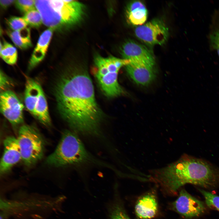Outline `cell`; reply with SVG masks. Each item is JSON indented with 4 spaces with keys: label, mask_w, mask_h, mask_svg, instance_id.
I'll list each match as a JSON object with an SVG mask.
<instances>
[{
    "label": "cell",
    "mask_w": 219,
    "mask_h": 219,
    "mask_svg": "<svg viewBox=\"0 0 219 219\" xmlns=\"http://www.w3.org/2000/svg\"><path fill=\"white\" fill-rule=\"evenodd\" d=\"M54 93L61 116L74 130L85 135L99 134L101 112L86 72L64 74L56 84Z\"/></svg>",
    "instance_id": "cell-1"
},
{
    "label": "cell",
    "mask_w": 219,
    "mask_h": 219,
    "mask_svg": "<svg viewBox=\"0 0 219 219\" xmlns=\"http://www.w3.org/2000/svg\"><path fill=\"white\" fill-rule=\"evenodd\" d=\"M152 173V179L170 195H175L186 184L207 189L219 186V167L204 159L187 154Z\"/></svg>",
    "instance_id": "cell-2"
},
{
    "label": "cell",
    "mask_w": 219,
    "mask_h": 219,
    "mask_svg": "<svg viewBox=\"0 0 219 219\" xmlns=\"http://www.w3.org/2000/svg\"><path fill=\"white\" fill-rule=\"evenodd\" d=\"M43 23L53 29L75 23L83 14V5L75 0H35Z\"/></svg>",
    "instance_id": "cell-3"
},
{
    "label": "cell",
    "mask_w": 219,
    "mask_h": 219,
    "mask_svg": "<svg viewBox=\"0 0 219 219\" xmlns=\"http://www.w3.org/2000/svg\"><path fill=\"white\" fill-rule=\"evenodd\" d=\"M91 156L74 132H63L55 149L47 158L48 165L57 167L78 165L90 161Z\"/></svg>",
    "instance_id": "cell-4"
},
{
    "label": "cell",
    "mask_w": 219,
    "mask_h": 219,
    "mask_svg": "<svg viewBox=\"0 0 219 219\" xmlns=\"http://www.w3.org/2000/svg\"><path fill=\"white\" fill-rule=\"evenodd\" d=\"M22 160L25 165H31L40 160L44 152V142L34 127L23 125L19 128L18 137Z\"/></svg>",
    "instance_id": "cell-5"
},
{
    "label": "cell",
    "mask_w": 219,
    "mask_h": 219,
    "mask_svg": "<svg viewBox=\"0 0 219 219\" xmlns=\"http://www.w3.org/2000/svg\"><path fill=\"white\" fill-rule=\"evenodd\" d=\"M97 70L95 76L105 94L113 97L121 95L123 91L118 81L119 69L114 65L106 64L104 58L98 56L95 59Z\"/></svg>",
    "instance_id": "cell-6"
},
{
    "label": "cell",
    "mask_w": 219,
    "mask_h": 219,
    "mask_svg": "<svg viewBox=\"0 0 219 219\" xmlns=\"http://www.w3.org/2000/svg\"><path fill=\"white\" fill-rule=\"evenodd\" d=\"M134 33L138 39L148 44L161 45L167 39L169 30L162 20L155 19L138 26Z\"/></svg>",
    "instance_id": "cell-7"
},
{
    "label": "cell",
    "mask_w": 219,
    "mask_h": 219,
    "mask_svg": "<svg viewBox=\"0 0 219 219\" xmlns=\"http://www.w3.org/2000/svg\"><path fill=\"white\" fill-rule=\"evenodd\" d=\"M0 107L1 113L12 125L23 122L24 106L12 91L6 90L1 93Z\"/></svg>",
    "instance_id": "cell-8"
},
{
    "label": "cell",
    "mask_w": 219,
    "mask_h": 219,
    "mask_svg": "<svg viewBox=\"0 0 219 219\" xmlns=\"http://www.w3.org/2000/svg\"><path fill=\"white\" fill-rule=\"evenodd\" d=\"M174 209L182 216L187 218L199 217L205 210L204 203L182 189L177 199L173 203Z\"/></svg>",
    "instance_id": "cell-9"
},
{
    "label": "cell",
    "mask_w": 219,
    "mask_h": 219,
    "mask_svg": "<svg viewBox=\"0 0 219 219\" xmlns=\"http://www.w3.org/2000/svg\"><path fill=\"white\" fill-rule=\"evenodd\" d=\"M121 54L123 59L130 62L143 63L154 66V57L151 52L145 47L132 41L125 42L122 46Z\"/></svg>",
    "instance_id": "cell-10"
},
{
    "label": "cell",
    "mask_w": 219,
    "mask_h": 219,
    "mask_svg": "<svg viewBox=\"0 0 219 219\" xmlns=\"http://www.w3.org/2000/svg\"><path fill=\"white\" fill-rule=\"evenodd\" d=\"M3 145L4 151L0 164L1 175L6 173L22 159L17 138L8 136L4 139Z\"/></svg>",
    "instance_id": "cell-11"
},
{
    "label": "cell",
    "mask_w": 219,
    "mask_h": 219,
    "mask_svg": "<svg viewBox=\"0 0 219 219\" xmlns=\"http://www.w3.org/2000/svg\"><path fill=\"white\" fill-rule=\"evenodd\" d=\"M126 67L129 76L138 85H148L155 78L154 66L141 62H130Z\"/></svg>",
    "instance_id": "cell-12"
},
{
    "label": "cell",
    "mask_w": 219,
    "mask_h": 219,
    "mask_svg": "<svg viewBox=\"0 0 219 219\" xmlns=\"http://www.w3.org/2000/svg\"><path fill=\"white\" fill-rule=\"evenodd\" d=\"M135 210L136 215L140 219H151L154 217L158 210L155 196L148 193L140 198L136 203Z\"/></svg>",
    "instance_id": "cell-13"
},
{
    "label": "cell",
    "mask_w": 219,
    "mask_h": 219,
    "mask_svg": "<svg viewBox=\"0 0 219 219\" xmlns=\"http://www.w3.org/2000/svg\"><path fill=\"white\" fill-rule=\"evenodd\" d=\"M53 29L49 28L40 36L29 61V68L35 67L44 58L53 34Z\"/></svg>",
    "instance_id": "cell-14"
},
{
    "label": "cell",
    "mask_w": 219,
    "mask_h": 219,
    "mask_svg": "<svg viewBox=\"0 0 219 219\" xmlns=\"http://www.w3.org/2000/svg\"><path fill=\"white\" fill-rule=\"evenodd\" d=\"M127 16L129 23L135 26L144 24L148 17V11L144 4L139 1L131 2L126 10Z\"/></svg>",
    "instance_id": "cell-15"
},
{
    "label": "cell",
    "mask_w": 219,
    "mask_h": 219,
    "mask_svg": "<svg viewBox=\"0 0 219 219\" xmlns=\"http://www.w3.org/2000/svg\"><path fill=\"white\" fill-rule=\"evenodd\" d=\"M40 86L38 83L32 79H27L24 92V103L27 109L33 116Z\"/></svg>",
    "instance_id": "cell-16"
},
{
    "label": "cell",
    "mask_w": 219,
    "mask_h": 219,
    "mask_svg": "<svg viewBox=\"0 0 219 219\" xmlns=\"http://www.w3.org/2000/svg\"><path fill=\"white\" fill-rule=\"evenodd\" d=\"M34 116L43 125L48 126L51 124L47 102L41 86L39 90L38 100L35 109Z\"/></svg>",
    "instance_id": "cell-17"
},
{
    "label": "cell",
    "mask_w": 219,
    "mask_h": 219,
    "mask_svg": "<svg viewBox=\"0 0 219 219\" xmlns=\"http://www.w3.org/2000/svg\"><path fill=\"white\" fill-rule=\"evenodd\" d=\"M7 32L9 36L18 47L24 49L32 46L29 28L26 27L18 31Z\"/></svg>",
    "instance_id": "cell-18"
},
{
    "label": "cell",
    "mask_w": 219,
    "mask_h": 219,
    "mask_svg": "<svg viewBox=\"0 0 219 219\" xmlns=\"http://www.w3.org/2000/svg\"><path fill=\"white\" fill-rule=\"evenodd\" d=\"M117 194H115L113 200L108 209V219H131L127 214Z\"/></svg>",
    "instance_id": "cell-19"
},
{
    "label": "cell",
    "mask_w": 219,
    "mask_h": 219,
    "mask_svg": "<svg viewBox=\"0 0 219 219\" xmlns=\"http://www.w3.org/2000/svg\"><path fill=\"white\" fill-rule=\"evenodd\" d=\"M0 55L8 64L12 65L16 62L17 52L16 48L6 41H5L2 45L1 43H0Z\"/></svg>",
    "instance_id": "cell-20"
},
{
    "label": "cell",
    "mask_w": 219,
    "mask_h": 219,
    "mask_svg": "<svg viewBox=\"0 0 219 219\" xmlns=\"http://www.w3.org/2000/svg\"><path fill=\"white\" fill-rule=\"evenodd\" d=\"M23 18L27 24L32 27H38L43 23L40 14L36 9L26 13Z\"/></svg>",
    "instance_id": "cell-21"
},
{
    "label": "cell",
    "mask_w": 219,
    "mask_h": 219,
    "mask_svg": "<svg viewBox=\"0 0 219 219\" xmlns=\"http://www.w3.org/2000/svg\"><path fill=\"white\" fill-rule=\"evenodd\" d=\"M199 189L203 196L207 206L219 211V196L202 189Z\"/></svg>",
    "instance_id": "cell-22"
},
{
    "label": "cell",
    "mask_w": 219,
    "mask_h": 219,
    "mask_svg": "<svg viewBox=\"0 0 219 219\" xmlns=\"http://www.w3.org/2000/svg\"><path fill=\"white\" fill-rule=\"evenodd\" d=\"M8 25L14 31H18L26 27L28 25L23 18L13 16L7 20Z\"/></svg>",
    "instance_id": "cell-23"
},
{
    "label": "cell",
    "mask_w": 219,
    "mask_h": 219,
    "mask_svg": "<svg viewBox=\"0 0 219 219\" xmlns=\"http://www.w3.org/2000/svg\"><path fill=\"white\" fill-rule=\"evenodd\" d=\"M17 8L21 12L26 13L36 9L35 0H19L15 2Z\"/></svg>",
    "instance_id": "cell-24"
},
{
    "label": "cell",
    "mask_w": 219,
    "mask_h": 219,
    "mask_svg": "<svg viewBox=\"0 0 219 219\" xmlns=\"http://www.w3.org/2000/svg\"><path fill=\"white\" fill-rule=\"evenodd\" d=\"M210 39L212 46L217 51L219 56V26L213 30Z\"/></svg>",
    "instance_id": "cell-25"
},
{
    "label": "cell",
    "mask_w": 219,
    "mask_h": 219,
    "mask_svg": "<svg viewBox=\"0 0 219 219\" xmlns=\"http://www.w3.org/2000/svg\"><path fill=\"white\" fill-rule=\"evenodd\" d=\"M0 89L2 92L5 91V90L10 85L8 78L1 71L0 72Z\"/></svg>",
    "instance_id": "cell-26"
},
{
    "label": "cell",
    "mask_w": 219,
    "mask_h": 219,
    "mask_svg": "<svg viewBox=\"0 0 219 219\" xmlns=\"http://www.w3.org/2000/svg\"><path fill=\"white\" fill-rule=\"evenodd\" d=\"M15 1L14 0H0V3L2 7L5 8L10 6Z\"/></svg>",
    "instance_id": "cell-27"
}]
</instances>
